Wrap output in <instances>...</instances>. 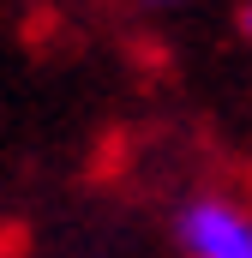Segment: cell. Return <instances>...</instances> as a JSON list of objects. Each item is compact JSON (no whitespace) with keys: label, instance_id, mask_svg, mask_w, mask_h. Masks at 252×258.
<instances>
[{"label":"cell","instance_id":"1","mask_svg":"<svg viewBox=\"0 0 252 258\" xmlns=\"http://www.w3.org/2000/svg\"><path fill=\"white\" fill-rule=\"evenodd\" d=\"M186 258H252V204L234 192H198L174 216Z\"/></svg>","mask_w":252,"mask_h":258},{"label":"cell","instance_id":"3","mask_svg":"<svg viewBox=\"0 0 252 258\" xmlns=\"http://www.w3.org/2000/svg\"><path fill=\"white\" fill-rule=\"evenodd\" d=\"M138 6H186V0H138Z\"/></svg>","mask_w":252,"mask_h":258},{"label":"cell","instance_id":"2","mask_svg":"<svg viewBox=\"0 0 252 258\" xmlns=\"http://www.w3.org/2000/svg\"><path fill=\"white\" fill-rule=\"evenodd\" d=\"M240 30L252 36V0H240Z\"/></svg>","mask_w":252,"mask_h":258}]
</instances>
